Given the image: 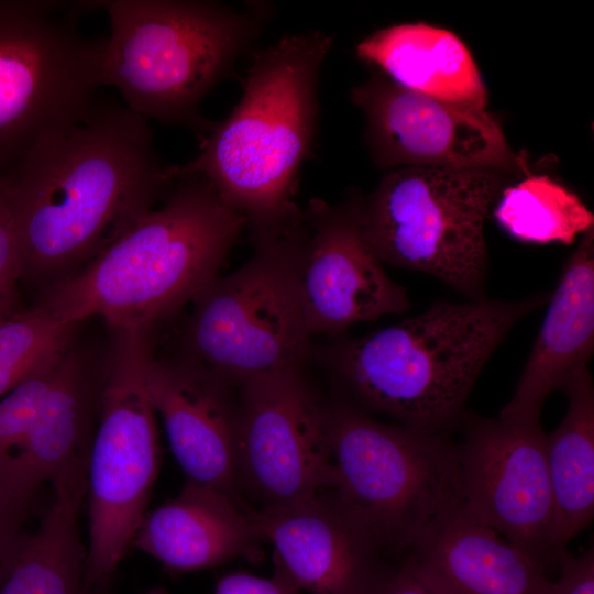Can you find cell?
I'll use <instances>...</instances> for the list:
<instances>
[{"label": "cell", "instance_id": "obj_15", "mask_svg": "<svg viewBox=\"0 0 594 594\" xmlns=\"http://www.w3.org/2000/svg\"><path fill=\"white\" fill-rule=\"evenodd\" d=\"M146 388L187 481L235 501L238 399L233 387L193 359L154 356Z\"/></svg>", "mask_w": 594, "mask_h": 594}, {"label": "cell", "instance_id": "obj_25", "mask_svg": "<svg viewBox=\"0 0 594 594\" xmlns=\"http://www.w3.org/2000/svg\"><path fill=\"white\" fill-rule=\"evenodd\" d=\"M77 324L37 304L0 311V398L70 348Z\"/></svg>", "mask_w": 594, "mask_h": 594}, {"label": "cell", "instance_id": "obj_2", "mask_svg": "<svg viewBox=\"0 0 594 594\" xmlns=\"http://www.w3.org/2000/svg\"><path fill=\"white\" fill-rule=\"evenodd\" d=\"M332 43L312 30L254 52L238 105L215 122L193 160L165 168L166 178L202 177L245 218L252 235L278 233L300 220L294 196L315 145L319 77Z\"/></svg>", "mask_w": 594, "mask_h": 594}, {"label": "cell", "instance_id": "obj_3", "mask_svg": "<svg viewBox=\"0 0 594 594\" xmlns=\"http://www.w3.org/2000/svg\"><path fill=\"white\" fill-rule=\"evenodd\" d=\"M550 296L437 301L397 324L336 342L326 349L324 360L348 400L367 414H383L420 431L449 432L492 353Z\"/></svg>", "mask_w": 594, "mask_h": 594}, {"label": "cell", "instance_id": "obj_28", "mask_svg": "<svg viewBox=\"0 0 594 594\" xmlns=\"http://www.w3.org/2000/svg\"><path fill=\"white\" fill-rule=\"evenodd\" d=\"M557 566L559 575L552 581L550 594H594L593 547L576 556L562 550Z\"/></svg>", "mask_w": 594, "mask_h": 594}, {"label": "cell", "instance_id": "obj_1", "mask_svg": "<svg viewBox=\"0 0 594 594\" xmlns=\"http://www.w3.org/2000/svg\"><path fill=\"white\" fill-rule=\"evenodd\" d=\"M146 119L94 103L79 122L37 140L7 172L22 276L90 262L173 182Z\"/></svg>", "mask_w": 594, "mask_h": 594}, {"label": "cell", "instance_id": "obj_18", "mask_svg": "<svg viewBox=\"0 0 594 594\" xmlns=\"http://www.w3.org/2000/svg\"><path fill=\"white\" fill-rule=\"evenodd\" d=\"M548 302L515 393L497 416L501 419L539 420L548 395L588 366L594 351V227L582 234Z\"/></svg>", "mask_w": 594, "mask_h": 594}, {"label": "cell", "instance_id": "obj_12", "mask_svg": "<svg viewBox=\"0 0 594 594\" xmlns=\"http://www.w3.org/2000/svg\"><path fill=\"white\" fill-rule=\"evenodd\" d=\"M455 443L461 505L546 572L557 565L546 432L540 419L464 411Z\"/></svg>", "mask_w": 594, "mask_h": 594}, {"label": "cell", "instance_id": "obj_7", "mask_svg": "<svg viewBox=\"0 0 594 594\" xmlns=\"http://www.w3.org/2000/svg\"><path fill=\"white\" fill-rule=\"evenodd\" d=\"M307 232L304 213L282 232L253 234L252 258L195 296L186 329L189 359L232 387L304 367L311 334L298 275Z\"/></svg>", "mask_w": 594, "mask_h": 594}, {"label": "cell", "instance_id": "obj_8", "mask_svg": "<svg viewBox=\"0 0 594 594\" xmlns=\"http://www.w3.org/2000/svg\"><path fill=\"white\" fill-rule=\"evenodd\" d=\"M497 172L392 170L369 198H353L364 235L382 262L432 275L470 299L484 297V221L502 193Z\"/></svg>", "mask_w": 594, "mask_h": 594}, {"label": "cell", "instance_id": "obj_21", "mask_svg": "<svg viewBox=\"0 0 594 594\" xmlns=\"http://www.w3.org/2000/svg\"><path fill=\"white\" fill-rule=\"evenodd\" d=\"M356 55L394 84L420 95L485 109L487 92L476 64L452 32L424 23L377 30Z\"/></svg>", "mask_w": 594, "mask_h": 594}, {"label": "cell", "instance_id": "obj_29", "mask_svg": "<svg viewBox=\"0 0 594 594\" xmlns=\"http://www.w3.org/2000/svg\"><path fill=\"white\" fill-rule=\"evenodd\" d=\"M215 594H300V590L276 562L273 578L232 573L218 582Z\"/></svg>", "mask_w": 594, "mask_h": 594}, {"label": "cell", "instance_id": "obj_4", "mask_svg": "<svg viewBox=\"0 0 594 594\" xmlns=\"http://www.w3.org/2000/svg\"><path fill=\"white\" fill-rule=\"evenodd\" d=\"M166 204L139 218L84 270L40 300L78 324L98 316L113 330L153 328L215 277L246 220L200 176L179 179Z\"/></svg>", "mask_w": 594, "mask_h": 594}, {"label": "cell", "instance_id": "obj_14", "mask_svg": "<svg viewBox=\"0 0 594 594\" xmlns=\"http://www.w3.org/2000/svg\"><path fill=\"white\" fill-rule=\"evenodd\" d=\"M304 213L298 289L310 334L337 336L409 309L406 288L387 275L364 235L353 197L339 206L311 199Z\"/></svg>", "mask_w": 594, "mask_h": 594}, {"label": "cell", "instance_id": "obj_26", "mask_svg": "<svg viewBox=\"0 0 594 594\" xmlns=\"http://www.w3.org/2000/svg\"><path fill=\"white\" fill-rule=\"evenodd\" d=\"M62 358L0 398V468L16 451L37 419Z\"/></svg>", "mask_w": 594, "mask_h": 594}, {"label": "cell", "instance_id": "obj_10", "mask_svg": "<svg viewBox=\"0 0 594 594\" xmlns=\"http://www.w3.org/2000/svg\"><path fill=\"white\" fill-rule=\"evenodd\" d=\"M90 9V1L0 0V174L91 110L106 38L79 31Z\"/></svg>", "mask_w": 594, "mask_h": 594}, {"label": "cell", "instance_id": "obj_16", "mask_svg": "<svg viewBox=\"0 0 594 594\" xmlns=\"http://www.w3.org/2000/svg\"><path fill=\"white\" fill-rule=\"evenodd\" d=\"M249 513L300 591L371 594L388 571L383 554L330 495Z\"/></svg>", "mask_w": 594, "mask_h": 594}, {"label": "cell", "instance_id": "obj_24", "mask_svg": "<svg viewBox=\"0 0 594 594\" xmlns=\"http://www.w3.org/2000/svg\"><path fill=\"white\" fill-rule=\"evenodd\" d=\"M494 217L510 237L539 244H571L594 223L593 213L574 193L544 175H529L505 188Z\"/></svg>", "mask_w": 594, "mask_h": 594}, {"label": "cell", "instance_id": "obj_22", "mask_svg": "<svg viewBox=\"0 0 594 594\" xmlns=\"http://www.w3.org/2000/svg\"><path fill=\"white\" fill-rule=\"evenodd\" d=\"M53 501L36 530L22 536L0 594H92L87 581V548L78 517L87 494V468L52 482Z\"/></svg>", "mask_w": 594, "mask_h": 594}, {"label": "cell", "instance_id": "obj_23", "mask_svg": "<svg viewBox=\"0 0 594 594\" xmlns=\"http://www.w3.org/2000/svg\"><path fill=\"white\" fill-rule=\"evenodd\" d=\"M560 389L568 397V410L559 427L546 435L559 553L594 514V387L588 366L573 373Z\"/></svg>", "mask_w": 594, "mask_h": 594}, {"label": "cell", "instance_id": "obj_31", "mask_svg": "<svg viewBox=\"0 0 594 594\" xmlns=\"http://www.w3.org/2000/svg\"><path fill=\"white\" fill-rule=\"evenodd\" d=\"M24 517L0 508V584L24 535Z\"/></svg>", "mask_w": 594, "mask_h": 594}, {"label": "cell", "instance_id": "obj_11", "mask_svg": "<svg viewBox=\"0 0 594 594\" xmlns=\"http://www.w3.org/2000/svg\"><path fill=\"white\" fill-rule=\"evenodd\" d=\"M235 463L238 486L262 508L300 503L331 487L328 405L302 369L239 387Z\"/></svg>", "mask_w": 594, "mask_h": 594}, {"label": "cell", "instance_id": "obj_17", "mask_svg": "<svg viewBox=\"0 0 594 594\" xmlns=\"http://www.w3.org/2000/svg\"><path fill=\"white\" fill-rule=\"evenodd\" d=\"M97 399L84 361L69 348L33 427L0 468L1 505L29 512L43 483L88 465Z\"/></svg>", "mask_w": 594, "mask_h": 594}, {"label": "cell", "instance_id": "obj_13", "mask_svg": "<svg viewBox=\"0 0 594 594\" xmlns=\"http://www.w3.org/2000/svg\"><path fill=\"white\" fill-rule=\"evenodd\" d=\"M383 166L525 169L486 112L405 89L383 74L352 91Z\"/></svg>", "mask_w": 594, "mask_h": 594}, {"label": "cell", "instance_id": "obj_5", "mask_svg": "<svg viewBox=\"0 0 594 594\" xmlns=\"http://www.w3.org/2000/svg\"><path fill=\"white\" fill-rule=\"evenodd\" d=\"M109 18L101 84L148 120L207 134L215 121L200 102L231 74L273 14L268 2L240 10L209 0L96 1Z\"/></svg>", "mask_w": 594, "mask_h": 594}, {"label": "cell", "instance_id": "obj_30", "mask_svg": "<svg viewBox=\"0 0 594 594\" xmlns=\"http://www.w3.org/2000/svg\"><path fill=\"white\" fill-rule=\"evenodd\" d=\"M371 594H449L407 559L388 570Z\"/></svg>", "mask_w": 594, "mask_h": 594}, {"label": "cell", "instance_id": "obj_9", "mask_svg": "<svg viewBox=\"0 0 594 594\" xmlns=\"http://www.w3.org/2000/svg\"><path fill=\"white\" fill-rule=\"evenodd\" d=\"M152 329L113 330L98 389L99 424L87 469V581L94 588L110 580L132 544L157 474L155 410L146 388Z\"/></svg>", "mask_w": 594, "mask_h": 594}, {"label": "cell", "instance_id": "obj_6", "mask_svg": "<svg viewBox=\"0 0 594 594\" xmlns=\"http://www.w3.org/2000/svg\"><path fill=\"white\" fill-rule=\"evenodd\" d=\"M330 497L377 550L402 557L461 503L449 432L384 424L348 399L328 405Z\"/></svg>", "mask_w": 594, "mask_h": 594}, {"label": "cell", "instance_id": "obj_19", "mask_svg": "<svg viewBox=\"0 0 594 594\" xmlns=\"http://www.w3.org/2000/svg\"><path fill=\"white\" fill-rule=\"evenodd\" d=\"M449 594H550L527 554L459 504L404 558Z\"/></svg>", "mask_w": 594, "mask_h": 594}, {"label": "cell", "instance_id": "obj_20", "mask_svg": "<svg viewBox=\"0 0 594 594\" xmlns=\"http://www.w3.org/2000/svg\"><path fill=\"white\" fill-rule=\"evenodd\" d=\"M262 539L234 499L187 481L178 496L145 515L131 546L172 569L190 571L252 553Z\"/></svg>", "mask_w": 594, "mask_h": 594}, {"label": "cell", "instance_id": "obj_27", "mask_svg": "<svg viewBox=\"0 0 594 594\" xmlns=\"http://www.w3.org/2000/svg\"><path fill=\"white\" fill-rule=\"evenodd\" d=\"M22 277L19 241L7 176L0 174V311L18 307L16 282Z\"/></svg>", "mask_w": 594, "mask_h": 594}]
</instances>
